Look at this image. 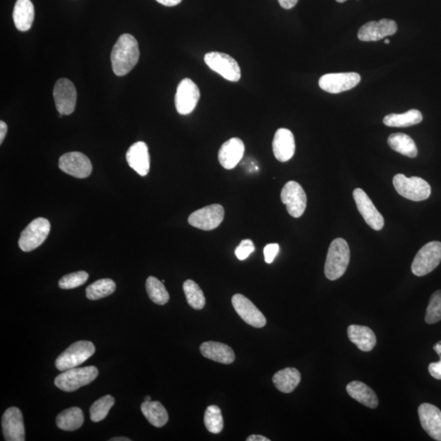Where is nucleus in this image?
<instances>
[{
  "label": "nucleus",
  "mask_w": 441,
  "mask_h": 441,
  "mask_svg": "<svg viewBox=\"0 0 441 441\" xmlns=\"http://www.w3.org/2000/svg\"><path fill=\"white\" fill-rule=\"evenodd\" d=\"M140 52L139 43L135 36L123 34L114 44L112 56V70L117 76H125L139 62Z\"/></svg>",
  "instance_id": "obj_1"
},
{
  "label": "nucleus",
  "mask_w": 441,
  "mask_h": 441,
  "mask_svg": "<svg viewBox=\"0 0 441 441\" xmlns=\"http://www.w3.org/2000/svg\"><path fill=\"white\" fill-rule=\"evenodd\" d=\"M350 261V248L342 238L335 239L330 243L325 265V275L329 280L341 278L346 273Z\"/></svg>",
  "instance_id": "obj_2"
},
{
  "label": "nucleus",
  "mask_w": 441,
  "mask_h": 441,
  "mask_svg": "<svg viewBox=\"0 0 441 441\" xmlns=\"http://www.w3.org/2000/svg\"><path fill=\"white\" fill-rule=\"evenodd\" d=\"M98 376V370L95 366L73 368L59 374L54 383L63 392H72L94 382Z\"/></svg>",
  "instance_id": "obj_3"
},
{
  "label": "nucleus",
  "mask_w": 441,
  "mask_h": 441,
  "mask_svg": "<svg viewBox=\"0 0 441 441\" xmlns=\"http://www.w3.org/2000/svg\"><path fill=\"white\" fill-rule=\"evenodd\" d=\"M393 185L399 195L412 201L426 200L431 193L429 182L419 177L406 178L404 174H397Z\"/></svg>",
  "instance_id": "obj_4"
},
{
  "label": "nucleus",
  "mask_w": 441,
  "mask_h": 441,
  "mask_svg": "<svg viewBox=\"0 0 441 441\" xmlns=\"http://www.w3.org/2000/svg\"><path fill=\"white\" fill-rule=\"evenodd\" d=\"M96 348L89 341H78L73 343L58 357L55 365L60 371L73 369L83 364L94 355Z\"/></svg>",
  "instance_id": "obj_5"
},
{
  "label": "nucleus",
  "mask_w": 441,
  "mask_h": 441,
  "mask_svg": "<svg viewBox=\"0 0 441 441\" xmlns=\"http://www.w3.org/2000/svg\"><path fill=\"white\" fill-rule=\"evenodd\" d=\"M441 261V242L433 241L427 243L417 252L413 259L411 270L417 277L424 275L433 272Z\"/></svg>",
  "instance_id": "obj_6"
},
{
  "label": "nucleus",
  "mask_w": 441,
  "mask_h": 441,
  "mask_svg": "<svg viewBox=\"0 0 441 441\" xmlns=\"http://www.w3.org/2000/svg\"><path fill=\"white\" fill-rule=\"evenodd\" d=\"M50 230L51 224L48 219L36 218L21 232L18 245L23 252L33 251L46 241Z\"/></svg>",
  "instance_id": "obj_7"
},
{
  "label": "nucleus",
  "mask_w": 441,
  "mask_h": 441,
  "mask_svg": "<svg viewBox=\"0 0 441 441\" xmlns=\"http://www.w3.org/2000/svg\"><path fill=\"white\" fill-rule=\"evenodd\" d=\"M205 62L211 70L219 74L224 79L232 82L241 80V71L235 59L228 54L211 52L205 54Z\"/></svg>",
  "instance_id": "obj_8"
},
{
  "label": "nucleus",
  "mask_w": 441,
  "mask_h": 441,
  "mask_svg": "<svg viewBox=\"0 0 441 441\" xmlns=\"http://www.w3.org/2000/svg\"><path fill=\"white\" fill-rule=\"evenodd\" d=\"M280 199L286 205L289 215L298 218L304 214L306 208V195L300 183L288 182L283 187Z\"/></svg>",
  "instance_id": "obj_9"
},
{
  "label": "nucleus",
  "mask_w": 441,
  "mask_h": 441,
  "mask_svg": "<svg viewBox=\"0 0 441 441\" xmlns=\"http://www.w3.org/2000/svg\"><path fill=\"white\" fill-rule=\"evenodd\" d=\"M225 216L224 208L220 205H211L195 211L188 218V223L197 229L212 231L223 223Z\"/></svg>",
  "instance_id": "obj_10"
},
{
  "label": "nucleus",
  "mask_w": 441,
  "mask_h": 441,
  "mask_svg": "<svg viewBox=\"0 0 441 441\" xmlns=\"http://www.w3.org/2000/svg\"><path fill=\"white\" fill-rule=\"evenodd\" d=\"M361 80L359 74L355 72L326 74L320 78L319 85L327 93L336 94L355 88Z\"/></svg>",
  "instance_id": "obj_11"
},
{
  "label": "nucleus",
  "mask_w": 441,
  "mask_h": 441,
  "mask_svg": "<svg viewBox=\"0 0 441 441\" xmlns=\"http://www.w3.org/2000/svg\"><path fill=\"white\" fill-rule=\"evenodd\" d=\"M58 165L62 172L76 178H88L93 171V165L89 157L77 151L62 155Z\"/></svg>",
  "instance_id": "obj_12"
},
{
  "label": "nucleus",
  "mask_w": 441,
  "mask_h": 441,
  "mask_svg": "<svg viewBox=\"0 0 441 441\" xmlns=\"http://www.w3.org/2000/svg\"><path fill=\"white\" fill-rule=\"evenodd\" d=\"M200 98L198 86L191 79H184L178 86L175 95V105L177 112L186 116L195 110Z\"/></svg>",
  "instance_id": "obj_13"
},
{
  "label": "nucleus",
  "mask_w": 441,
  "mask_h": 441,
  "mask_svg": "<svg viewBox=\"0 0 441 441\" xmlns=\"http://www.w3.org/2000/svg\"><path fill=\"white\" fill-rule=\"evenodd\" d=\"M55 105L59 114L69 116L76 109L77 92L71 80L60 79L54 86Z\"/></svg>",
  "instance_id": "obj_14"
},
{
  "label": "nucleus",
  "mask_w": 441,
  "mask_h": 441,
  "mask_svg": "<svg viewBox=\"0 0 441 441\" xmlns=\"http://www.w3.org/2000/svg\"><path fill=\"white\" fill-rule=\"evenodd\" d=\"M234 309L248 325L254 328H263L266 325V317L249 298L237 293L232 300Z\"/></svg>",
  "instance_id": "obj_15"
},
{
  "label": "nucleus",
  "mask_w": 441,
  "mask_h": 441,
  "mask_svg": "<svg viewBox=\"0 0 441 441\" xmlns=\"http://www.w3.org/2000/svg\"><path fill=\"white\" fill-rule=\"evenodd\" d=\"M353 197L354 200H355L357 209L362 215L365 223L375 231L382 230L384 227V218L366 193L361 188H356L353 191Z\"/></svg>",
  "instance_id": "obj_16"
},
{
  "label": "nucleus",
  "mask_w": 441,
  "mask_h": 441,
  "mask_svg": "<svg viewBox=\"0 0 441 441\" xmlns=\"http://www.w3.org/2000/svg\"><path fill=\"white\" fill-rule=\"evenodd\" d=\"M2 429L7 441H25V426L19 408L10 407L2 417Z\"/></svg>",
  "instance_id": "obj_17"
},
{
  "label": "nucleus",
  "mask_w": 441,
  "mask_h": 441,
  "mask_svg": "<svg viewBox=\"0 0 441 441\" xmlns=\"http://www.w3.org/2000/svg\"><path fill=\"white\" fill-rule=\"evenodd\" d=\"M397 22L390 19H381L379 21H370L361 27L358 31V38L365 42L379 41L385 37L397 33Z\"/></svg>",
  "instance_id": "obj_18"
},
{
  "label": "nucleus",
  "mask_w": 441,
  "mask_h": 441,
  "mask_svg": "<svg viewBox=\"0 0 441 441\" xmlns=\"http://www.w3.org/2000/svg\"><path fill=\"white\" fill-rule=\"evenodd\" d=\"M419 416L422 429L435 440L441 441V411L429 403L419 407Z\"/></svg>",
  "instance_id": "obj_19"
},
{
  "label": "nucleus",
  "mask_w": 441,
  "mask_h": 441,
  "mask_svg": "<svg viewBox=\"0 0 441 441\" xmlns=\"http://www.w3.org/2000/svg\"><path fill=\"white\" fill-rule=\"evenodd\" d=\"M245 150V144L238 137H233L224 142L218 151V160L220 165L226 169L236 168L242 159Z\"/></svg>",
  "instance_id": "obj_20"
},
{
  "label": "nucleus",
  "mask_w": 441,
  "mask_h": 441,
  "mask_svg": "<svg viewBox=\"0 0 441 441\" xmlns=\"http://www.w3.org/2000/svg\"><path fill=\"white\" fill-rule=\"evenodd\" d=\"M273 149L275 157L279 162H287L295 153V139L291 130L279 128L275 132Z\"/></svg>",
  "instance_id": "obj_21"
},
{
  "label": "nucleus",
  "mask_w": 441,
  "mask_h": 441,
  "mask_svg": "<svg viewBox=\"0 0 441 441\" xmlns=\"http://www.w3.org/2000/svg\"><path fill=\"white\" fill-rule=\"evenodd\" d=\"M128 165L139 175L144 177L150 171V155L148 146L144 141H137L127 151Z\"/></svg>",
  "instance_id": "obj_22"
},
{
  "label": "nucleus",
  "mask_w": 441,
  "mask_h": 441,
  "mask_svg": "<svg viewBox=\"0 0 441 441\" xmlns=\"http://www.w3.org/2000/svg\"><path fill=\"white\" fill-rule=\"evenodd\" d=\"M200 351L207 359L230 365L236 360L235 353L226 344L209 341L201 344Z\"/></svg>",
  "instance_id": "obj_23"
},
{
  "label": "nucleus",
  "mask_w": 441,
  "mask_h": 441,
  "mask_svg": "<svg viewBox=\"0 0 441 441\" xmlns=\"http://www.w3.org/2000/svg\"><path fill=\"white\" fill-rule=\"evenodd\" d=\"M347 335L349 340L362 352H371L377 343L374 331L367 326L350 325L347 329Z\"/></svg>",
  "instance_id": "obj_24"
},
{
  "label": "nucleus",
  "mask_w": 441,
  "mask_h": 441,
  "mask_svg": "<svg viewBox=\"0 0 441 441\" xmlns=\"http://www.w3.org/2000/svg\"><path fill=\"white\" fill-rule=\"evenodd\" d=\"M12 18L18 31H29L35 19V8L31 0H17Z\"/></svg>",
  "instance_id": "obj_25"
},
{
  "label": "nucleus",
  "mask_w": 441,
  "mask_h": 441,
  "mask_svg": "<svg viewBox=\"0 0 441 441\" xmlns=\"http://www.w3.org/2000/svg\"><path fill=\"white\" fill-rule=\"evenodd\" d=\"M347 392L352 399L366 407L375 408L379 406V398L369 386L360 381H353L347 386Z\"/></svg>",
  "instance_id": "obj_26"
},
{
  "label": "nucleus",
  "mask_w": 441,
  "mask_h": 441,
  "mask_svg": "<svg viewBox=\"0 0 441 441\" xmlns=\"http://www.w3.org/2000/svg\"><path fill=\"white\" fill-rule=\"evenodd\" d=\"M273 382L280 392L291 393L301 382V374L295 368H286L275 373Z\"/></svg>",
  "instance_id": "obj_27"
},
{
  "label": "nucleus",
  "mask_w": 441,
  "mask_h": 441,
  "mask_svg": "<svg viewBox=\"0 0 441 441\" xmlns=\"http://www.w3.org/2000/svg\"><path fill=\"white\" fill-rule=\"evenodd\" d=\"M141 410L147 421L156 427H162L168 422V415L163 404L159 401H144Z\"/></svg>",
  "instance_id": "obj_28"
},
{
  "label": "nucleus",
  "mask_w": 441,
  "mask_h": 441,
  "mask_svg": "<svg viewBox=\"0 0 441 441\" xmlns=\"http://www.w3.org/2000/svg\"><path fill=\"white\" fill-rule=\"evenodd\" d=\"M85 417L81 408L72 407L60 413L56 422L58 429L67 431H76L84 424Z\"/></svg>",
  "instance_id": "obj_29"
},
{
  "label": "nucleus",
  "mask_w": 441,
  "mask_h": 441,
  "mask_svg": "<svg viewBox=\"0 0 441 441\" xmlns=\"http://www.w3.org/2000/svg\"><path fill=\"white\" fill-rule=\"evenodd\" d=\"M388 144L392 150L410 158H415L417 148L415 141L404 133H393L388 137Z\"/></svg>",
  "instance_id": "obj_30"
},
{
  "label": "nucleus",
  "mask_w": 441,
  "mask_h": 441,
  "mask_svg": "<svg viewBox=\"0 0 441 441\" xmlns=\"http://www.w3.org/2000/svg\"><path fill=\"white\" fill-rule=\"evenodd\" d=\"M422 121V113L415 109L408 110L404 114H390L383 119L385 126L397 128H406L419 125Z\"/></svg>",
  "instance_id": "obj_31"
},
{
  "label": "nucleus",
  "mask_w": 441,
  "mask_h": 441,
  "mask_svg": "<svg viewBox=\"0 0 441 441\" xmlns=\"http://www.w3.org/2000/svg\"><path fill=\"white\" fill-rule=\"evenodd\" d=\"M116 289V284L110 279L96 280L86 288V297L89 300H98L108 297Z\"/></svg>",
  "instance_id": "obj_32"
},
{
  "label": "nucleus",
  "mask_w": 441,
  "mask_h": 441,
  "mask_svg": "<svg viewBox=\"0 0 441 441\" xmlns=\"http://www.w3.org/2000/svg\"><path fill=\"white\" fill-rule=\"evenodd\" d=\"M183 291L185 293L188 304L193 309L201 310L204 309L206 303L205 294L194 280H186L183 284Z\"/></svg>",
  "instance_id": "obj_33"
},
{
  "label": "nucleus",
  "mask_w": 441,
  "mask_h": 441,
  "mask_svg": "<svg viewBox=\"0 0 441 441\" xmlns=\"http://www.w3.org/2000/svg\"><path fill=\"white\" fill-rule=\"evenodd\" d=\"M146 288L150 300L155 304L163 306L169 300V294L162 282L157 278L150 277L147 278Z\"/></svg>",
  "instance_id": "obj_34"
},
{
  "label": "nucleus",
  "mask_w": 441,
  "mask_h": 441,
  "mask_svg": "<svg viewBox=\"0 0 441 441\" xmlns=\"http://www.w3.org/2000/svg\"><path fill=\"white\" fill-rule=\"evenodd\" d=\"M205 425L211 433L218 434L224 426L222 411L217 406H210L207 408L205 413Z\"/></svg>",
  "instance_id": "obj_35"
},
{
  "label": "nucleus",
  "mask_w": 441,
  "mask_h": 441,
  "mask_svg": "<svg viewBox=\"0 0 441 441\" xmlns=\"http://www.w3.org/2000/svg\"><path fill=\"white\" fill-rule=\"evenodd\" d=\"M114 398L110 395L96 401L90 408V419L94 422H98L105 419L114 404Z\"/></svg>",
  "instance_id": "obj_36"
},
{
  "label": "nucleus",
  "mask_w": 441,
  "mask_h": 441,
  "mask_svg": "<svg viewBox=\"0 0 441 441\" xmlns=\"http://www.w3.org/2000/svg\"><path fill=\"white\" fill-rule=\"evenodd\" d=\"M441 320V291H435L431 296L427 306L425 321L427 324L433 325Z\"/></svg>",
  "instance_id": "obj_37"
},
{
  "label": "nucleus",
  "mask_w": 441,
  "mask_h": 441,
  "mask_svg": "<svg viewBox=\"0 0 441 441\" xmlns=\"http://www.w3.org/2000/svg\"><path fill=\"white\" fill-rule=\"evenodd\" d=\"M89 274L84 270L80 272L73 273L64 275V277L59 280L58 286L62 289H71L80 287L86 283L89 279Z\"/></svg>",
  "instance_id": "obj_38"
},
{
  "label": "nucleus",
  "mask_w": 441,
  "mask_h": 441,
  "mask_svg": "<svg viewBox=\"0 0 441 441\" xmlns=\"http://www.w3.org/2000/svg\"><path fill=\"white\" fill-rule=\"evenodd\" d=\"M255 250L254 243L251 240H243L240 245L236 247L235 254L239 260L243 261Z\"/></svg>",
  "instance_id": "obj_39"
},
{
  "label": "nucleus",
  "mask_w": 441,
  "mask_h": 441,
  "mask_svg": "<svg viewBox=\"0 0 441 441\" xmlns=\"http://www.w3.org/2000/svg\"><path fill=\"white\" fill-rule=\"evenodd\" d=\"M279 251V245L278 243H269L264 248V257L266 263H273L275 257L277 256Z\"/></svg>",
  "instance_id": "obj_40"
},
{
  "label": "nucleus",
  "mask_w": 441,
  "mask_h": 441,
  "mask_svg": "<svg viewBox=\"0 0 441 441\" xmlns=\"http://www.w3.org/2000/svg\"><path fill=\"white\" fill-rule=\"evenodd\" d=\"M440 357V360L439 362L431 363L429 367L431 376L438 380H441V356Z\"/></svg>",
  "instance_id": "obj_41"
},
{
  "label": "nucleus",
  "mask_w": 441,
  "mask_h": 441,
  "mask_svg": "<svg viewBox=\"0 0 441 441\" xmlns=\"http://www.w3.org/2000/svg\"><path fill=\"white\" fill-rule=\"evenodd\" d=\"M279 6L284 9H291L295 7L298 0H278Z\"/></svg>",
  "instance_id": "obj_42"
},
{
  "label": "nucleus",
  "mask_w": 441,
  "mask_h": 441,
  "mask_svg": "<svg viewBox=\"0 0 441 441\" xmlns=\"http://www.w3.org/2000/svg\"><path fill=\"white\" fill-rule=\"evenodd\" d=\"M8 132V126L6 123L0 121V144H3L4 139H6Z\"/></svg>",
  "instance_id": "obj_43"
},
{
  "label": "nucleus",
  "mask_w": 441,
  "mask_h": 441,
  "mask_svg": "<svg viewBox=\"0 0 441 441\" xmlns=\"http://www.w3.org/2000/svg\"><path fill=\"white\" fill-rule=\"evenodd\" d=\"M159 3L163 4L164 6L173 7L180 3L182 0H156Z\"/></svg>",
  "instance_id": "obj_44"
},
{
  "label": "nucleus",
  "mask_w": 441,
  "mask_h": 441,
  "mask_svg": "<svg viewBox=\"0 0 441 441\" xmlns=\"http://www.w3.org/2000/svg\"><path fill=\"white\" fill-rule=\"evenodd\" d=\"M246 440L247 441H270V440L265 438V436L260 435H250Z\"/></svg>",
  "instance_id": "obj_45"
},
{
  "label": "nucleus",
  "mask_w": 441,
  "mask_h": 441,
  "mask_svg": "<svg viewBox=\"0 0 441 441\" xmlns=\"http://www.w3.org/2000/svg\"><path fill=\"white\" fill-rule=\"evenodd\" d=\"M434 351L438 354V355L441 356V341L435 344L433 347Z\"/></svg>",
  "instance_id": "obj_46"
},
{
  "label": "nucleus",
  "mask_w": 441,
  "mask_h": 441,
  "mask_svg": "<svg viewBox=\"0 0 441 441\" xmlns=\"http://www.w3.org/2000/svg\"><path fill=\"white\" fill-rule=\"evenodd\" d=\"M130 439L126 438H114L110 439V441H130Z\"/></svg>",
  "instance_id": "obj_47"
},
{
  "label": "nucleus",
  "mask_w": 441,
  "mask_h": 441,
  "mask_svg": "<svg viewBox=\"0 0 441 441\" xmlns=\"http://www.w3.org/2000/svg\"><path fill=\"white\" fill-rule=\"evenodd\" d=\"M150 397H145V401H150Z\"/></svg>",
  "instance_id": "obj_48"
},
{
  "label": "nucleus",
  "mask_w": 441,
  "mask_h": 441,
  "mask_svg": "<svg viewBox=\"0 0 441 441\" xmlns=\"http://www.w3.org/2000/svg\"><path fill=\"white\" fill-rule=\"evenodd\" d=\"M336 1L338 3H344V2H346L347 0H336Z\"/></svg>",
  "instance_id": "obj_49"
},
{
  "label": "nucleus",
  "mask_w": 441,
  "mask_h": 441,
  "mask_svg": "<svg viewBox=\"0 0 441 441\" xmlns=\"http://www.w3.org/2000/svg\"><path fill=\"white\" fill-rule=\"evenodd\" d=\"M389 43H390V40L388 39L385 40V44H389Z\"/></svg>",
  "instance_id": "obj_50"
}]
</instances>
